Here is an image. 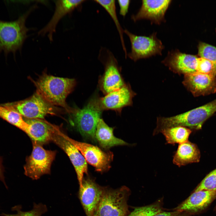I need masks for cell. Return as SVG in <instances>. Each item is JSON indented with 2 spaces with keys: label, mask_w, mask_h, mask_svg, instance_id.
<instances>
[{
  "label": "cell",
  "mask_w": 216,
  "mask_h": 216,
  "mask_svg": "<svg viewBox=\"0 0 216 216\" xmlns=\"http://www.w3.org/2000/svg\"><path fill=\"white\" fill-rule=\"evenodd\" d=\"M36 92L51 104L64 108L73 112L66 102L67 96L72 92L76 81L74 79L62 78L49 75L44 73L36 81H33Z\"/></svg>",
  "instance_id": "cell-1"
},
{
  "label": "cell",
  "mask_w": 216,
  "mask_h": 216,
  "mask_svg": "<svg viewBox=\"0 0 216 216\" xmlns=\"http://www.w3.org/2000/svg\"><path fill=\"white\" fill-rule=\"evenodd\" d=\"M36 8V5H33L14 21L0 20V52H3L6 56L10 53L15 56L17 51H21L28 36L27 33L31 29L26 26V21Z\"/></svg>",
  "instance_id": "cell-2"
},
{
  "label": "cell",
  "mask_w": 216,
  "mask_h": 216,
  "mask_svg": "<svg viewBox=\"0 0 216 216\" xmlns=\"http://www.w3.org/2000/svg\"><path fill=\"white\" fill-rule=\"evenodd\" d=\"M216 112V99L203 106L175 116L157 118L153 131L157 134L163 129L181 126L196 130L201 128L204 122Z\"/></svg>",
  "instance_id": "cell-3"
},
{
  "label": "cell",
  "mask_w": 216,
  "mask_h": 216,
  "mask_svg": "<svg viewBox=\"0 0 216 216\" xmlns=\"http://www.w3.org/2000/svg\"><path fill=\"white\" fill-rule=\"evenodd\" d=\"M99 98L96 94L83 108L74 110L72 112L74 124L81 134L94 141L97 126L103 111Z\"/></svg>",
  "instance_id": "cell-4"
},
{
  "label": "cell",
  "mask_w": 216,
  "mask_h": 216,
  "mask_svg": "<svg viewBox=\"0 0 216 216\" xmlns=\"http://www.w3.org/2000/svg\"><path fill=\"white\" fill-rule=\"evenodd\" d=\"M129 194L125 186L116 190L105 189L93 216H127Z\"/></svg>",
  "instance_id": "cell-5"
},
{
  "label": "cell",
  "mask_w": 216,
  "mask_h": 216,
  "mask_svg": "<svg viewBox=\"0 0 216 216\" xmlns=\"http://www.w3.org/2000/svg\"><path fill=\"white\" fill-rule=\"evenodd\" d=\"M99 57L104 66L103 74L99 78L100 89L105 95L121 88L125 84L121 74L117 61L113 53L105 48H101Z\"/></svg>",
  "instance_id": "cell-6"
},
{
  "label": "cell",
  "mask_w": 216,
  "mask_h": 216,
  "mask_svg": "<svg viewBox=\"0 0 216 216\" xmlns=\"http://www.w3.org/2000/svg\"><path fill=\"white\" fill-rule=\"evenodd\" d=\"M56 154V151L46 150L39 143L33 141L32 152L26 159L24 166L25 174L37 180L44 175L50 174Z\"/></svg>",
  "instance_id": "cell-7"
},
{
  "label": "cell",
  "mask_w": 216,
  "mask_h": 216,
  "mask_svg": "<svg viewBox=\"0 0 216 216\" xmlns=\"http://www.w3.org/2000/svg\"><path fill=\"white\" fill-rule=\"evenodd\" d=\"M3 104L30 119H43L48 115H55L57 111L36 92L29 98Z\"/></svg>",
  "instance_id": "cell-8"
},
{
  "label": "cell",
  "mask_w": 216,
  "mask_h": 216,
  "mask_svg": "<svg viewBox=\"0 0 216 216\" xmlns=\"http://www.w3.org/2000/svg\"><path fill=\"white\" fill-rule=\"evenodd\" d=\"M124 33L128 37L131 45V51L127 57L134 61L158 54L161 55L164 46L160 40L157 37L156 33L149 36H138L126 29Z\"/></svg>",
  "instance_id": "cell-9"
},
{
  "label": "cell",
  "mask_w": 216,
  "mask_h": 216,
  "mask_svg": "<svg viewBox=\"0 0 216 216\" xmlns=\"http://www.w3.org/2000/svg\"><path fill=\"white\" fill-rule=\"evenodd\" d=\"M61 134L73 144L80 151L87 163L94 166L96 171L103 172L110 168L113 154L110 151L104 152L97 146L73 140L60 131Z\"/></svg>",
  "instance_id": "cell-10"
},
{
  "label": "cell",
  "mask_w": 216,
  "mask_h": 216,
  "mask_svg": "<svg viewBox=\"0 0 216 216\" xmlns=\"http://www.w3.org/2000/svg\"><path fill=\"white\" fill-rule=\"evenodd\" d=\"M60 130L56 127L52 140L61 148L67 154L76 171L80 188L82 186L84 173L88 174L87 162L79 150L61 134Z\"/></svg>",
  "instance_id": "cell-11"
},
{
  "label": "cell",
  "mask_w": 216,
  "mask_h": 216,
  "mask_svg": "<svg viewBox=\"0 0 216 216\" xmlns=\"http://www.w3.org/2000/svg\"><path fill=\"white\" fill-rule=\"evenodd\" d=\"M216 76L198 72L184 75L182 83L195 97L216 93Z\"/></svg>",
  "instance_id": "cell-12"
},
{
  "label": "cell",
  "mask_w": 216,
  "mask_h": 216,
  "mask_svg": "<svg viewBox=\"0 0 216 216\" xmlns=\"http://www.w3.org/2000/svg\"><path fill=\"white\" fill-rule=\"evenodd\" d=\"M104 189L89 178H84L79 197L86 216H93L103 195Z\"/></svg>",
  "instance_id": "cell-13"
},
{
  "label": "cell",
  "mask_w": 216,
  "mask_h": 216,
  "mask_svg": "<svg viewBox=\"0 0 216 216\" xmlns=\"http://www.w3.org/2000/svg\"><path fill=\"white\" fill-rule=\"evenodd\" d=\"M135 95L130 85L125 84L119 89L100 98V104L103 111L111 110L120 114L123 108L132 105Z\"/></svg>",
  "instance_id": "cell-14"
},
{
  "label": "cell",
  "mask_w": 216,
  "mask_h": 216,
  "mask_svg": "<svg viewBox=\"0 0 216 216\" xmlns=\"http://www.w3.org/2000/svg\"><path fill=\"white\" fill-rule=\"evenodd\" d=\"M82 0H65L55 1V9L54 14L48 23L38 32V35L47 34L50 41L53 40L58 23L66 15L70 14L80 7L85 1Z\"/></svg>",
  "instance_id": "cell-15"
},
{
  "label": "cell",
  "mask_w": 216,
  "mask_h": 216,
  "mask_svg": "<svg viewBox=\"0 0 216 216\" xmlns=\"http://www.w3.org/2000/svg\"><path fill=\"white\" fill-rule=\"evenodd\" d=\"M196 56L180 52L178 50L169 52L162 62L172 71L184 75L196 72Z\"/></svg>",
  "instance_id": "cell-16"
},
{
  "label": "cell",
  "mask_w": 216,
  "mask_h": 216,
  "mask_svg": "<svg viewBox=\"0 0 216 216\" xmlns=\"http://www.w3.org/2000/svg\"><path fill=\"white\" fill-rule=\"evenodd\" d=\"M171 0H142L141 6L137 14L133 15L132 20L136 22L143 19L160 24L165 20L166 12Z\"/></svg>",
  "instance_id": "cell-17"
},
{
  "label": "cell",
  "mask_w": 216,
  "mask_h": 216,
  "mask_svg": "<svg viewBox=\"0 0 216 216\" xmlns=\"http://www.w3.org/2000/svg\"><path fill=\"white\" fill-rule=\"evenodd\" d=\"M216 199V190L194 192L174 210L190 215L204 210Z\"/></svg>",
  "instance_id": "cell-18"
},
{
  "label": "cell",
  "mask_w": 216,
  "mask_h": 216,
  "mask_svg": "<svg viewBox=\"0 0 216 216\" xmlns=\"http://www.w3.org/2000/svg\"><path fill=\"white\" fill-rule=\"evenodd\" d=\"M40 119H29L26 134L33 141L45 143L52 140L56 126Z\"/></svg>",
  "instance_id": "cell-19"
},
{
  "label": "cell",
  "mask_w": 216,
  "mask_h": 216,
  "mask_svg": "<svg viewBox=\"0 0 216 216\" xmlns=\"http://www.w3.org/2000/svg\"><path fill=\"white\" fill-rule=\"evenodd\" d=\"M200 153L195 144L188 141L179 144L173 156L174 164L180 167L200 161Z\"/></svg>",
  "instance_id": "cell-20"
},
{
  "label": "cell",
  "mask_w": 216,
  "mask_h": 216,
  "mask_svg": "<svg viewBox=\"0 0 216 216\" xmlns=\"http://www.w3.org/2000/svg\"><path fill=\"white\" fill-rule=\"evenodd\" d=\"M113 128L109 127L102 118H100L97 126L95 138L102 148L108 149L112 147L128 145L123 140L115 137L113 134Z\"/></svg>",
  "instance_id": "cell-21"
},
{
  "label": "cell",
  "mask_w": 216,
  "mask_h": 216,
  "mask_svg": "<svg viewBox=\"0 0 216 216\" xmlns=\"http://www.w3.org/2000/svg\"><path fill=\"white\" fill-rule=\"evenodd\" d=\"M191 132L187 128L177 126L165 128L160 132L164 136L166 144L174 145L181 144L188 141Z\"/></svg>",
  "instance_id": "cell-22"
},
{
  "label": "cell",
  "mask_w": 216,
  "mask_h": 216,
  "mask_svg": "<svg viewBox=\"0 0 216 216\" xmlns=\"http://www.w3.org/2000/svg\"><path fill=\"white\" fill-rule=\"evenodd\" d=\"M94 1L101 6L106 10L113 21L120 36L125 58H127L128 53L123 37L124 30L122 28L117 16L115 1L95 0Z\"/></svg>",
  "instance_id": "cell-23"
},
{
  "label": "cell",
  "mask_w": 216,
  "mask_h": 216,
  "mask_svg": "<svg viewBox=\"0 0 216 216\" xmlns=\"http://www.w3.org/2000/svg\"><path fill=\"white\" fill-rule=\"evenodd\" d=\"M0 118L26 133L28 124L18 112L3 104H0Z\"/></svg>",
  "instance_id": "cell-24"
},
{
  "label": "cell",
  "mask_w": 216,
  "mask_h": 216,
  "mask_svg": "<svg viewBox=\"0 0 216 216\" xmlns=\"http://www.w3.org/2000/svg\"><path fill=\"white\" fill-rule=\"evenodd\" d=\"M162 203L158 201L147 206L135 208L128 216H154L162 211Z\"/></svg>",
  "instance_id": "cell-25"
},
{
  "label": "cell",
  "mask_w": 216,
  "mask_h": 216,
  "mask_svg": "<svg viewBox=\"0 0 216 216\" xmlns=\"http://www.w3.org/2000/svg\"><path fill=\"white\" fill-rule=\"evenodd\" d=\"M16 211V213L14 214L2 213L4 216H41L42 215L47 211L46 206L42 203L38 204H34L33 209L29 211L23 212L21 210L20 206H15L12 208Z\"/></svg>",
  "instance_id": "cell-26"
},
{
  "label": "cell",
  "mask_w": 216,
  "mask_h": 216,
  "mask_svg": "<svg viewBox=\"0 0 216 216\" xmlns=\"http://www.w3.org/2000/svg\"><path fill=\"white\" fill-rule=\"evenodd\" d=\"M198 55L200 57L208 59L216 64V47L202 42L198 45Z\"/></svg>",
  "instance_id": "cell-27"
},
{
  "label": "cell",
  "mask_w": 216,
  "mask_h": 216,
  "mask_svg": "<svg viewBox=\"0 0 216 216\" xmlns=\"http://www.w3.org/2000/svg\"><path fill=\"white\" fill-rule=\"evenodd\" d=\"M202 190H216V169L205 177L195 188L194 192Z\"/></svg>",
  "instance_id": "cell-28"
},
{
  "label": "cell",
  "mask_w": 216,
  "mask_h": 216,
  "mask_svg": "<svg viewBox=\"0 0 216 216\" xmlns=\"http://www.w3.org/2000/svg\"><path fill=\"white\" fill-rule=\"evenodd\" d=\"M196 72L216 76V64L206 58L198 57L197 62Z\"/></svg>",
  "instance_id": "cell-29"
},
{
  "label": "cell",
  "mask_w": 216,
  "mask_h": 216,
  "mask_svg": "<svg viewBox=\"0 0 216 216\" xmlns=\"http://www.w3.org/2000/svg\"><path fill=\"white\" fill-rule=\"evenodd\" d=\"M130 1L129 0H118V3L119 7V14L123 17H125L128 12Z\"/></svg>",
  "instance_id": "cell-30"
},
{
  "label": "cell",
  "mask_w": 216,
  "mask_h": 216,
  "mask_svg": "<svg viewBox=\"0 0 216 216\" xmlns=\"http://www.w3.org/2000/svg\"><path fill=\"white\" fill-rule=\"evenodd\" d=\"M190 215L185 212L174 210L170 212H162L157 213L154 216H190Z\"/></svg>",
  "instance_id": "cell-31"
},
{
  "label": "cell",
  "mask_w": 216,
  "mask_h": 216,
  "mask_svg": "<svg viewBox=\"0 0 216 216\" xmlns=\"http://www.w3.org/2000/svg\"><path fill=\"white\" fill-rule=\"evenodd\" d=\"M0 181H2L5 184L6 187L7 188H8L7 185L6 184L4 177L3 174V172L2 170L1 163L0 161Z\"/></svg>",
  "instance_id": "cell-32"
}]
</instances>
